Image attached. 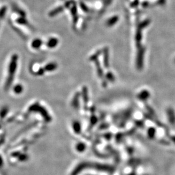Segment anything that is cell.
I'll return each mask as SVG.
<instances>
[{
    "mask_svg": "<svg viewBox=\"0 0 175 175\" xmlns=\"http://www.w3.org/2000/svg\"><path fill=\"white\" fill-rule=\"evenodd\" d=\"M18 60V56L17 54H14L12 55L8 68V76L4 87L5 90H7L10 88L13 83V81H14L15 73L17 68Z\"/></svg>",
    "mask_w": 175,
    "mask_h": 175,
    "instance_id": "obj_1",
    "label": "cell"
},
{
    "mask_svg": "<svg viewBox=\"0 0 175 175\" xmlns=\"http://www.w3.org/2000/svg\"><path fill=\"white\" fill-rule=\"evenodd\" d=\"M29 111L39 113L47 122H50L51 121V117L47 110L38 103H35V104L31 105L29 108Z\"/></svg>",
    "mask_w": 175,
    "mask_h": 175,
    "instance_id": "obj_2",
    "label": "cell"
},
{
    "mask_svg": "<svg viewBox=\"0 0 175 175\" xmlns=\"http://www.w3.org/2000/svg\"><path fill=\"white\" fill-rule=\"evenodd\" d=\"M73 3V1H68L66 2L65 3V4L64 5L57 7L56 8L52 10H51L50 13H49V16L51 17H53L56 16H57L58 14L61 13L62 12L64 11V10L65 8H68L70 6V5Z\"/></svg>",
    "mask_w": 175,
    "mask_h": 175,
    "instance_id": "obj_3",
    "label": "cell"
},
{
    "mask_svg": "<svg viewBox=\"0 0 175 175\" xmlns=\"http://www.w3.org/2000/svg\"><path fill=\"white\" fill-rule=\"evenodd\" d=\"M71 14L73 17V23L74 25H76L78 21V11H77V8L75 5L74 4V2H73V5L71 8Z\"/></svg>",
    "mask_w": 175,
    "mask_h": 175,
    "instance_id": "obj_4",
    "label": "cell"
},
{
    "mask_svg": "<svg viewBox=\"0 0 175 175\" xmlns=\"http://www.w3.org/2000/svg\"><path fill=\"white\" fill-rule=\"evenodd\" d=\"M58 44V39H57L56 38H51L48 40L47 43V46L50 49H53L55 48Z\"/></svg>",
    "mask_w": 175,
    "mask_h": 175,
    "instance_id": "obj_5",
    "label": "cell"
},
{
    "mask_svg": "<svg viewBox=\"0 0 175 175\" xmlns=\"http://www.w3.org/2000/svg\"><path fill=\"white\" fill-rule=\"evenodd\" d=\"M42 44H43V41L41 39L37 38L32 42L31 47L35 50H38L41 47Z\"/></svg>",
    "mask_w": 175,
    "mask_h": 175,
    "instance_id": "obj_6",
    "label": "cell"
},
{
    "mask_svg": "<svg viewBox=\"0 0 175 175\" xmlns=\"http://www.w3.org/2000/svg\"><path fill=\"white\" fill-rule=\"evenodd\" d=\"M79 97H80V93L77 92L75 94V96H74L73 100H72L71 105L75 109H77L79 107Z\"/></svg>",
    "mask_w": 175,
    "mask_h": 175,
    "instance_id": "obj_7",
    "label": "cell"
},
{
    "mask_svg": "<svg viewBox=\"0 0 175 175\" xmlns=\"http://www.w3.org/2000/svg\"><path fill=\"white\" fill-rule=\"evenodd\" d=\"M57 68V64L55 63H50L47 64L44 68L45 71L52 72L53 70H56Z\"/></svg>",
    "mask_w": 175,
    "mask_h": 175,
    "instance_id": "obj_8",
    "label": "cell"
},
{
    "mask_svg": "<svg viewBox=\"0 0 175 175\" xmlns=\"http://www.w3.org/2000/svg\"><path fill=\"white\" fill-rule=\"evenodd\" d=\"M16 22H17L18 23H19L20 25H24V26L31 27V26L30 25V23H29L28 21L24 17H20L18 18L17 19Z\"/></svg>",
    "mask_w": 175,
    "mask_h": 175,
    "instance_id": "obj_9",
    "label": "cell"
},
{
    "mask_svg": "<svg viewBox=\"0 0 175 175\" xmlns=\"http://www.w3.org/2000/svg\"><path fill=\"white\" fill-rule=\"evenodd\" d=\"M73 127L74 132L76 134H79L81 131V125L79 122L75 121L73 123Z\"/></svg>",
    "mask_w": 175,
    "mask_h": 175,
    "instance_id": "obj_10",
    "label": "cell"
},
{
    "mask_svg": "<svg viewBox=\"0 0 175 175\" xmlns=\"http://www.w3.org/2000/svg\"><path fill=\"white\" fill-rule=\"evenodd\" d=\"M13 9L14 10V12H16V13H17L18 14H19L20 16H21V17H25L26 13L23 10H22L20 8H19L16 5H13Z\"/></svg>",
    "mask_w": 175,
    "mask_h": 175,
    "instance_id": "obj_11",
    "label": "cell"
},
{
    "mask_svg": "<svg viewBox=\"0 0 175 175\" xmlns=\"http://www.w3.org/2000/svg\"><path fill=\"white\" fill-rule=\"evenodd\" d=\"M13 90L16 94H19L22 93L23 90V87L20 84H17L14 86V87L13 88Z\"/></svg>",
    "mask_w": 175,
    "mask_h": 175,
    "instance_id": "obj_12",
    "label": "cell"
},
{
    "mask_svg": "<svg viewBox=\"0 0 175 175\" xmlns=\"http://www.w3.org/2000/svg\"><path fill=\"white\" fill-rule=\"evenodd\" d=\"M82 95H83L84 103L86 104V105L88 102V90H87L86 87H84L83 88Z\"/></svg>",
    "mask_w": 175,
    "mask_h": 175,
    "instance_id": "obj_13",
    "label": "cell"
},
{
    "mask_svg": "<svg viewBox=\"0 0 175 175\" xmlns=\"http://www.w3.org/2000/svg\"><path fill=\"white\" fill-rule=\"evenodd\" d=\"M7 112H8V108L7 107H3L0 111V118L2 119L4 117H5Z\"/></svg>",
    "mask_w": 175,
    "mask_h": 175,
    "instance_id": "obj_14",
    "label": "cell"
},
{
    "mask_svg": "<svg viewBox=\"0 0 175 175\" xmlns=\"http://www.w3.org/2000/svg\"><path fill=\"white\" fill-rule=\"evenodd\" d=\"M7 12L6 6H3L0 9V19H2L5 17Z\"/></svg>",
    "mask_w": 175,
    "mask_h": 175,
    "instance_id": "obj_15",
    "label": "cell"
},
{
    "mask_svg": "<svg viewBox=\"0 0 175 175\" xmlns=\"http://www.w3.org/2000/svg\"><path fill=\"white\" fill-rule=\"evenodd\" d=\"M77 150L78 151H83L85 147V145L83 144V143H79L78 145H77Z\"/></svg>",
    "mask_w": 175,
    "mask_h": 175,
    "instance_id": "obj_16",
    "label": "cell"
},
{
    "mask_svg": "<svg viewBox=\"0 0 175 175\" xmlns=\"http://www.w3.org/2000/svg\"><path fill=\"white\" fill-rule=\"evenodd\" d=\"M45 71V70H44V68H40V69L38 70V71L37 72L36 75H38V76H42V75H44Z\"/></svg>",
    "mask_w": 175,
    "mask_h": 175,
    "instance_id": "obj_17",
    "label": "cell"
},
{
    "mask_svg": "<svg viewBox=\"0 0 175 175\" xmlns=\"http://www.w3.org/2000/svg\"><path fill=\"white\" fill-rule=\"evenodd\" d=\"M80 7H81V8L82 9V10L83 11H85V12H87L88 11L87 7L83 3H81V2L80 3Z\"/></svg>",
    "mask_w": 175,
    "mask_h": 175,
    "instance_id": "obj_18",
    "label": "cell"
}]
</instances>
